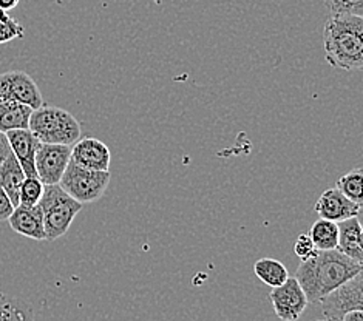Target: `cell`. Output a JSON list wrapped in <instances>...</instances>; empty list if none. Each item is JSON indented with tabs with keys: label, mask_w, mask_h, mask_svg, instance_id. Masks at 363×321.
<instances>
[{
	"label": "cell",
	"mask_w": 363,
	"mask_h": 321,
	"mask_svg": "<svg viewBox=\"0 0 363 321\" xmlns=\"http://www.w3.org/2000/svg\"><path fill=\"white\" fill-rule=\"evenodd\" d=\"M326 62L345 72L363 68V17L352 14L330 16L323 28Z\"/></svg>",
	"instance_id": "cell-2"
},
{
	"label": "cell",
	"mask_w": 363,
	"mask_h": 321,
	"mask_svg": "<svg viewBox=\"0 0 363 321\" xmlns=\"http://www.w3.org/2000/svg\"><path fill=\"white\" fill-rule=\"evenodd\" d=\"M10 227L22 237H27L36 241L45 240V227L44 216H42L40 207L36 205H16L10 218Z\"/></svg>",
	"instance_id": "cell-12"
},
{
	"label": "cell",
	"mask_w": 363,
	"mask_h": 321,
	"mask_svg": "<svg viewBox=\"0 0 363 321\" xmlns=\"http://www.w3.org/2000/svg\"><path fill=\"white\" fill-rule=\"evenodd\" d=\"M335 188H339L340 192L350 198L351 201L362 204L363 201V170L360 167H356L350 170L347 175L337 179Z\"/></svg>",
	"instance_id": "cell-20"
},
{
	"label": "cell",
	"mask_w": 363,
	"mask_h": 321,
	"mask_svg": "<svg viewBox=\"0 0 363 321\" xmlns=\"http://www.w3.org/2000/svg\"><path fill=\"white\" fill-rule=\"evenodd\" d=\"M326 321H340L350 310H363V275L362 272L351 280L343 283L339 288L320 301Z\"/></svg>",
	"instance_id": "cell-6"
},
{
	"label": "cell",
	"mask_w": 363,
	"mask_h": 321,
	"mask_svg": "<svg viewBox=\"0 0 363 321\" xmlns=\"http://www.w3.org/2000/svg\"><path fill=\"white\" fill-rule=\"evenodd\" d=\"M21 0H0V10L4 11H11L19 5Z\"/></svg>",
	"instance_id": "cell-28"
},
{
	"label": "cell",
	"mask_w": 363,
	"mask_h": 321,
	"mask_svg": "<svg viewBox=\"0 0 363 321\" xmlns=\"http://www.w3.org/2000/svg\"><path fill=\"white\" fill-rule=\"evenodd\" d=\"M28 130L42 144L73 145L81 137V124L70 111L42 106L31 111Z\"/></svg>",
	"instance_id": "cell-3"
},
{
	"label": "cell",
	"mask_w": 363,
	"mask_h": 321,
	"mask_svg": "<svg viewBox=\"0 0 363 321\" xmlns=\"http://www.w3.org/2000/svg\"><path fill=\"white\" fill-rule=\"evenodd\" d=\"M362 212V204L351 201L339 188H328L320 195L315 203V213L323 220L340 223L343 220L359 216Z\"/></svg>",
	"instance_id": "cell-11"
},
{
	"label": "cell",
	"mask_w": 363,
	"mask_h": 321,
	"mask_svg": "<svg viewBox=\"0 0 363 321\" xmlns=\"http://www.w3.org/2000/svg\"><path fill=\"white\" fill-rule=\"evenodd\" d=\"M269 298L272 301L275 315L281 321H297L309 305L305 291L301 289L296 276L289 278L283 284L272 288Z\"/></svg>",
	"instance_id": "cell-7"
},
{
	"label": "cell",
	"mask_w": 363,
	"mask_h": 321,
	"mask_svg": "<svg viewBox=\"0 0 363 321\" xmlns=\"http://www.w3.org/2000/svg\"><path fill=\"white\" fill-rule=\"evenodd\" d=\"M294 252H296V255L301 259V261H306V259L315 257L318 250L314 246V242L308 233H300L296 244H294Z\"/></svg>",
	"instance_id": "cell-24"
},
{
	"label": "cell",
	"mask_w": 363,
	"mask_h": 321,
	"mask_svg": "<svg viewBox=\"0 0 363 321\" xmlns=\"http://www.w3.org/2000/svg\"><path fill=\"white\" fill-rule=\"evenodd\" d=\"M317 250H333L337 249L339 242V225L334 221L320 218L315 221L308 232Z\"/></svg>",
	"instance_id": "cell-18"
},
{
	"label": "cell",
	"mask_w": 363,
	"mask_h": 321,
	"mask_svg": "<svg viewBox=\"0 0 363 321\" xmlns=\"http://www.w3.org/2000/svg\"><path fill=\"white\" fill-rule=\"evenodd\" d=\"M330 16L335 14H363V0H323Z\"/></svg>",
	"instance_id": "cell-23"
},
{
	"label": "cell",
	"mask_w": 363,
	"mask_h": 321,
	"mask_svg": "<svg viewBox=\"0 0 363 321\" xmlns=\"http://www.w3.org/2000/svg\"><path fill=\"white\" fill-rule=\"evenodd\" d=\"M33 108L19 102L4 101L0 102V132H11V130L28 128Z\"/></svg>",
	"instance_id": "cell-16"
},
{
	"label": "cell",
	"mask_w": 363,
	"mask_h": 321,
	"mask_svg": "<svg viewBox=\"0 0 363 321\" xmlns=\"http://www.w3.org/2000/svg\"><path fill=\"white\" fill-rule=\"evenodd\" d=\"M44 216L45 240L55 241L70 230L74 218L82 210V204L68 195L59 184L44 187V195L38 203Z\"/></svg>",
	"instance_id": "cell-4"
},
{
	"label": "cell",
	"mask_w": 363,
	"mask_h": 321,
	"mask_svg": "<svg viewBox=\"0 0 363 321\" xmlns=\"http://www.w3.org/2000/svg\"><path fill=\"white\" fill-rule=\"evenodd\" d=\"M254 272L264 284L269 288H277L289 278V272L279 259L274 258H260L254 264Z\"/></svg>",
	"instance_id": "cell-19"
},
{
	"label": "cell",
	"mask_w": 363,
	"mask_h": 321,
	"mask_svg": "<svg viewBox=\"0 0 363 321\" xmlns=\"http://www.w3.org/2000/svg\"><path fill=\"white\" fill-rule=\"evenodd\" d=\"M10 153H11V149H10V142H8L6 133L0 132V164L6 159V156Z\"/></svg>",
	"instance_id": "cell-26"
},
{
	"label": "cell",
	"mask_w": 363,
	"mask_h": 321,
	"mask_svg": "<svg viewBox=\"0 0 363 321\" xmlns=\"http://www.w3.org/2000/svg\"><path fill=\"white\" fill-rule=\"evenodd\" d=\"M6 137L8 142H10V149L16 156V159L19 161L25 176H36L34 158H36L40 141L28 128L11 130V132H6Z\"/></svg>",
	"instance_id": "cell-13"
},
{
	"label": "cell",
	"mask_w": 363,
	"mask_h": 321,
	"mask_svg": "<svg viewBox=\"0 0 363 321\" xmlns=\"http://www.w3.org/2000/svg\"><path fill=\"white\" fill-rule=\"evenodd\" d=\"M72 159V145L60 144H42L34 158L36 176L44 186L59 184L64 171Z\"/></svg>",
	"instance_id": "cell-8"
},
{
	"label": "cell",
	"mask_w": 363,
	"mask_h": 321,
	"mask_svg": "<svg viewBox=\"0 0 363 321\" xmlns=\"http://www.w3.org/2000/svg\"><path fill=\"white\" fill-rule=\"evenodd\" d=\"M110 179V171H94L84 169L70 159L62 178L59 181V186L72 198H74L77 203L84 205L98 201L106 193Z\"/></svg>",
	"instance_id": "cell-5"
},
{
	"label": "cell",
	"mask_w": 363,
	"mask_h": 321,
	"mask_svg": "<svg viewBox=\"0 0 363 321\" xmlns=\"http://www.w3.org/2000/svg\"><path fill=\"white\" fill-rule=\"evenodd\" d=\"M0 321H34L30 303L0 291Z\"/></svg>",
	"instance_id": "cell-17"
},
{
	"label": "cell",
	"mask_w": 363,
	"mask_h": 321,
	"mask_svg": "<svg viewBox=\"0 0 363 321\" xmlns=\"http://www.w3.org/2000/svg\"><path fill=\"white\" fill-rule=\"evenodd\" d=\"M339 225V242H337V250L342 252L343 255L350 257L354 261L362 264L363 261V242H362V223L359 216L343 220L337 223Z\"/></svg>",
	"instance_id": "cell-14"
},
{
	"label": "cell",
	"mask_w": 363,
	"mask_h": 321,
	"mask_svg": "<svg viewBox=\"0 0 363 321\" xmlns=\"http://www.w3.org/2000/svg\"><path fill=\"white\" fill-rule=\"evenodd\" d=\"M340 321H363V310L362 309L350 310L342 317Z\"/></svg>",
	"instance_id": "cell-27"
},
{
	"label": "cell",
	"mask_w": 363,
	"mask_h": 321,
	"mask_svg": "<svg viewBox=\"0 0 363 321\" xmlns=\"http://www.w3.org/2000/svg\"><path fill=\"white\" fill-rule=\"evenodd\" d=\"M44 184L38 176H25L21 192H19V204L22 205H36L42 195H44Z\"/></svg>",
	"instance_id": "cell-21"
},
{
	"label": "cell",
	"mask_w": 363,
	"mask_h": 321,
	"mask_svg": "<svg viewBox=\"0 0 363 321\" xmlns=\"http://www.w3.org/2000/svg\"><path fill=\"white\" fill-rule=\"evenodd\" d=\"M25 179V173L19 161L16 159L13 152L6 156V159L0 164V186L5 190L13 205H19V192Z\"/></svg>",
	"instance_id": "cell-15"
},
{
	"label": "cell",
	"mask_w": 363,
	"mask_h": 321,
	"mask_svg": "<svg viewBox=\"0 0 363 321\" xmlns=\"http://www.w3.org/2000/svg\"><path fill=\"white\" fill-rule=\"evenodd\" d=\"M362 272V264L337 249L318 250L315 257L301 261L296 278L309 303H320L328 293Z\"/></svg>",
	"instance_id": "cell-1"
},
{
	"label": "cell",
	"mask_w": 363,
	"mask_h": 321,
	"mask_svg": "<svg viewBox=\"0 0 363 321\" xmlns=\"http://www.w3.org/2000/svg\"><path fill=\"white\" fill-rule=\"evenodd\" d=\"M72 161L94 171H110L111 153L107 144L96 137H79L72 145Z\"/></svg>",
	"instance_id": "cell-10"
},
{
	"label": "cell",
	"mask_w": 363,
	"mask_h": 321,
	"mask_svg": "<svg viewBox=\"0 0 363 321\" xmlns=\"http://www.w3.org/2000/svg\"><path fill=\"white\" fill-rule=\"evenodd\" d=\"M25 30L22 25L8 14V11L0 10V43L11 42L14 39L23 38Z\"/></svg>",
	"instance_id": "cell-22"
},
{
	"label": "cell",
	"mask_w": 363,
	"mask_h": 321,
	"mask_svg": "<svg viewBox=\"0 0 363 321\" xmlns=\"http://www.w3.org/2000/svg\"><path fill=\"white\" fill-rule=\"evenodd\" d=\"M13 101L28 106L30 108H39L44 99L38 84L25 72H8L0 74V102Z\"/></svg>",
	"instance_id": "cell-9"
},
{
	"label": "cell",
	"mask_w": 363,
	"mask_h": 321,
	"mask_svg": "<svg viewBox=\"0 0 363 321\" xmlns=\"http://www.w3.org/2000/svg\"><path fill=\"white\" fill-rule=\"evenodd\" d=\"M14 210V205L11 203V199L8 198L5 193V190L0 186V221H6L10 218V215Z\"/></svg>",
	"instance_id": "cell-25"
}]
</instances>
